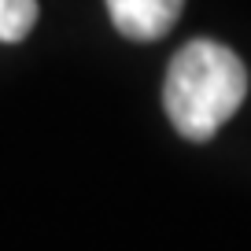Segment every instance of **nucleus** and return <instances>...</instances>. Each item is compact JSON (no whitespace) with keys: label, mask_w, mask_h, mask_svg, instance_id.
Listing matches in <instances>:
<instances>
[{"label":"nucleus","mask_w":251,"mask_h":251,"mask_svg":"<svg viewBox=\"0 0 251 251\" xmlns=\"http://www.w3.org/2000/svg\"><path fill=\"white\" fill-rule=\"evenodd\" d=\"M248 71L240 55L218 41H188L166 67L163 107L185 141L203 144L240 111Z\"/></svg>","instance_id":"obj_1"},{"label":"nucleus","mask_w":251,"mask_h":251,"mask_svg":"<svg viewBox=\"0 0 251 251\" xmlns=\"http://www.w3.org/2000/svg\"><path fill=\"white\" fill-rule=\"evenodd\" d=\"M185 0H107V15L129 41H159L174 30Z\"/></svg>","instance_id":"obj_2"},{"label":"nucleus","mask_w":251,"mask_h":251,"mask_svg":"<svg viewBox=\"0 0 251 251\" xmlns=\"http://www.w3.org/2000/svg\"><path fill=\"white\" fill-rule=\"evenodd\" d=\"M37 23V0H0V41H26Z\"/></svg>","instance_id":"obj_3"}]
</instances>
